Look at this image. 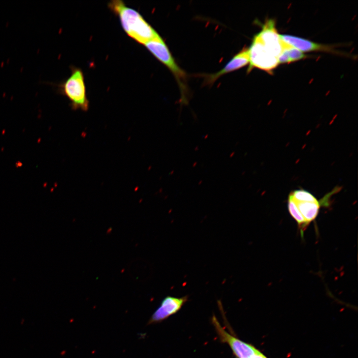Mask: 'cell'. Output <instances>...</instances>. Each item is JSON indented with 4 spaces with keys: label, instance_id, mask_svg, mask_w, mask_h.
Returning <instances> with one entry per match:
<instances>
[{
    "label": "cell",
    "instance_id": "277c9868",
    "mask_svg": "<svg viewBox=\"0 0 358 358\" xmlns=\"http://www.w3.org/2000/svg\"><path fill=\"white\" fill-rule=\"evenodd\" d=\"M144 45L157 60L171 71L179 84L182 97L184 98L186 91V74L177 64L162 37L159 36L149 40Z\"/></svg>",
    "mask_w": 358,
    "mask_h": 358
},
{
    "label": "cell",
    "instance_id": "7a4b0ae2",
    "mask_svg": "<svg viewBox=\"0 0 358 358\" xmlns=\"http://www.w3.org/2000/svg\"><path fill=\"white\" fill-rule=\"evenodd\" d=\"M107 5L118 17L124 32L137 42L144 45L160 36L139 12L127 6L123 1L112 0Z\"/></svg>",
    "mask_w": 358,
    "mask_h": 358
},
{
    "label": "cell",
    "instance_id": "8fae6325",
    "mask_svg": "<svg viewBox=\"0 0 358 358\" xmlns=\"http://www.w3.org/2000/svg\"><path fill=\"white\" fill-rule=\"evenodd\" d=\"M290 195L296 201L314 202L317 201V199L311 193L303 189L294 190Z\"/></svg>",
    "mask_w": 358,
    "mask_h": 358
},
{
    "label": "cell",
    "instance_id": "52a82bcc",
    "mask_svg": "<svg viewBox=\"0 0 358 358\" xmlns=\"http://www.w3.org/2000/svg\"><path fill=\"white\" fill-rule=\"evenodd\" d=\"M187 299L186 296L179 298L173 296L165 297L151 316L148 324L161 322L170 316L176 314L180 309Z\"/></svg>",
    "mask_w": 358,
    "mask_h": 358
},
{
    "label": "cell",
    "instance_id": "8992f818",
    "mask_svg": "<svg viewBox=\"0 0 358 358\" xmlns=\"http://www.w3.org/2000/svg\"><path fill=\"white\" fill-rule=\"evenodd\" d=\"M279 37L284 43L298 49L302 52L320 51L335 54H343L335 50L334 45L319 44L303 38L288 34H279Z\"/></svg>",
    "mask_w": 358,
    "mask_h": 358
},
{
    "label": "cell",
    "instance_id": "3957f363",
    "mask_svg": "<svg viewBox=\"0 0 358 358\" xmlns=\"http://www.w3.org/2000/svg\"><path fill=\"white\" fill-rule=\"evenodd\" d=\"M70 76L57 85L58 91L70 101L73 109L87 111L89 101L87 98L84 75L82 70L72 66Z\"/></svg>",
    "mask_w": 358,
    "mask_h": 358
},
{
    "label": "cell",
    "instance_id": "6da1fadb",
    "mask_svg": "<svg viewBox=\"0 0 358 358\" xmlns=\"http://www.w3.org/2000/svg\"><path fill=\"white\" fill-rule=\"evenodd\" d=\"M283 42L275 27L273 20H268L262 25L261 30L255 35L249 48V67L270 72L278 65V57L283 48Z\"/></svg>",
    "mask_w": 358,
    "mask_h": 358
},
{
    "label": "cell",
    "instance_id": "30bf717a",
    "mask_svg": "<svg viewBox=\"0 0 358 358\" xmlns=\"http://www.w3.org/2000/svg\"><path fill=\"white\" fill-rule=\"evenodd\" d=\"M288 208L290 215L297 221L299 226L303 228L306 226L304 218L298 210L296 203L289 194L288 199Z\"/></svg>",
    "mask_w": 358,
    "mask_h": 358
},
{
    "label": "cell",
    "instance_id": "5b68a950",
    "mask_svg": "<svg viewBox=\"0 0 358 358\" xmlns=\"http://www.w3.org/2000/svg\"><path fill=\"white\" fill-rule=\"evenodd\" d=\"M212 323L220 341L226 343L238 358H251L258 352L255 347L230 334L220 324L215 316L212 318Z\"/></svg>",
    "mask_w": 358,
    "mask_h": 358
},
{
    "label": "cell",
    "instance_id": "ba28073f",
    "mask_svg": "<svg viewBox=\"0 0 358 358\" xmlns=\"http://www.w3.org/2000/svg\"><path fill=\"white\" fill-rule=\"evenodd\" d=\"M249 63L248 48H244L238 52L218 72L205 76L207 85L213 84L221 76L238 70Z\"/></svg>",
    "mask_w": 358,
    "mask_h": 358
},
{
    "label": "cell",
    "instance_id": "9c48e42d",
    "mask_svg": "<svg viewBox=\"0 0 358 358\" xmlns=\"http://www.w3.org/2000/svg\"><path fill=\"white\" fill-rule=\"evenodd\" d=\"M294 201L298 210L304 218L306 225L316 218L320 207L318 200L314 202H300L295 200Z\"/></svg>",
    "mask_w": 358,
    "mask_h": 358
},
{
    "label": "cell",
    "instance_id": "4fadbf2b",
    "mask_svg": "<svg viewBox=\"0 0 358 358\" xmlns=\"http://www.w3.org/2000/svg\"><path fill=\"white\" fill-rule=\"evenodd\" d=\"M251 358H267L264 354L259 351Z\"/></svg>",
    "mask_w": 358,
    "mask_h": 358
},
{
    "label": "cell",
    "instance_id": "7c38bea8",
    "mask_svg": "<svg viewBox=\"0 0 358 358\" xmlns=\"http://www.w3.org/2000/svg\"><path fill=\"white\" fill-rule=\"evenodd\" d=\"M286 49L289 59L290 63L297 61L307 58V55H305L302 51L287 44H286Z\"/></svg>",
    "mask_w": 358,
    "mask_h": 358
}]
</instances>
